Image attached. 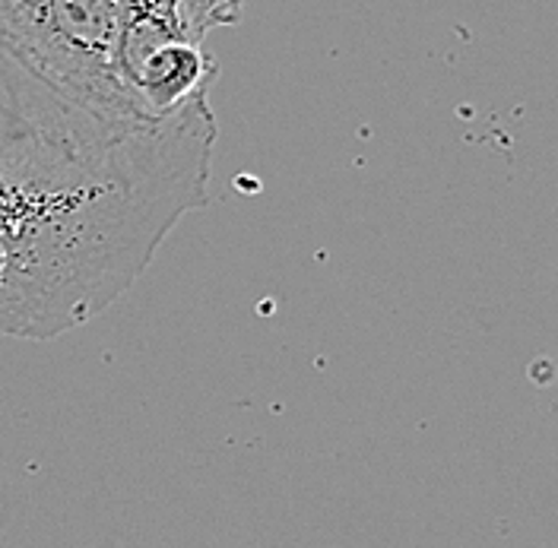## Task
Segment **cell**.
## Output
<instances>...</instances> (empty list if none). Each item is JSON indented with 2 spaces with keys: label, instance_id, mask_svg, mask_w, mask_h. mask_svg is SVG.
I'll list each match as a JSON object with an SVG mask.
<instances>
[{
  "label": "cell",
  "instance_id": "obj_2",
  "mask_svg": "<svg viewBox=\"0 0 558 548\" xmlns=\"http://www.w3.org/2000/svg\"><path fill=\"white\" fill-rule=\"evenodd\" d=\"M118 29L121 0H0V33L41 73L89 99L137 108L114 64Z\"/></svg>",
  "mask_w": 558,
  "mask_h": 548
},
{
  "label": "cell",
  "instance_id": "obj_3",
  "mask_svg": "<svg viewBox=\"0 0 558 548\" xmlns=\"http://www.w3.org/2000/svg\"><path fill=\"white\" fill-rule=\"evenodd\" d=\"M118 76L143 114L169 118L209 96L219 61L191 33L181 0H121Z\"/></svg>",
  "mask_w": 558,
  "mask_h": 548
},
{
  "label": "cell",
  "instance_id": "obj_4",
  "mask_svg": "<svg viewBox=\"0 0 558 548\" xmlns=\"http://www.w3.org/2000/svg\"><path fill=\"white\" fill-rule=\"evenodd\" d=\"M184 20L197 38H207L219 26H235L242 20L244 0H181Z\"/></svg>",
  "mask_w": 558,
  "mask_h": 548
},
{
  "label": "cell",
  "instance_id": "obj_1",
  "mask_svg": "<svg viewBox=\"0 0 558 548\" xmlns=\"http://www.w3.org/2000/svg\"><path fill=\"white\" fill-rule=\"evenodd\" d=\"M209 96L169 118L61 86L0 33V333L54 340L149 270L209 204Z\"/></svg>",
  "mask_w": 558,
  "mask_h": 548
}]
</instances>
